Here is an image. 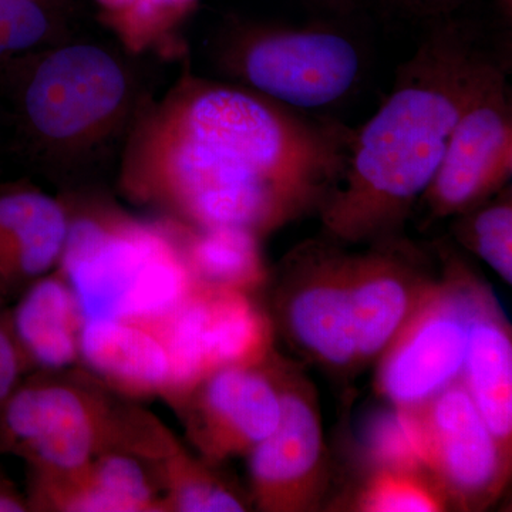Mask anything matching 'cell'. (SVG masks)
I'll use <instances>...</instances> for the list:
<instances>
[{"mask_svg":"<svg viewBox=\"0 0 512 512\" xmlns=\"http://www.w3.org/2000/svg\"><path fill=\"white\" fill-rule=\"evenodd\" d=\"M202 286L205 349L211 372L268 362L272 357L274 328L268 315L252 301L251 293Z\"/></svg>","mask_w":512,"mask_h":512,"instance_id":"obj_19","label":"cell"},{"mask_svg":"<svg viewBox=\"0 0 512 512\" xmlns=\"http://www.w3.org/2000/svg\"><path fill=\"white\" fill-rule=\"evenodd\" d=\"M443 278L430 282L379 357L377 392L397 407H417L461 380L481 281L444 252Z\"/></svg>","mask_w":512,"mask_h":512,"instance_id":"obj_7","label":"cell"},{"mask_svg":"<svg viewBox=\"0 0 512 512\" xmlns=\"http://www.w3.org/2000/svg\"><path fill=\"white\" fill-rule=\"evenodd\" d=\"M350 254L325 237L286 256L276 309L286 338L303 356L338 375L359 370L349 286Z\"/></svg>","mask_w":512,"mask_h":512,"instance_id":"obj_8","label":"cell"},{"mask_svg":"<svg viewBox=\"0 0 512 512\" xmlns=\"http://www.w3.org/2000/svg\"><path fill=\"white\" fill-rule=\"evenodd\" d=\"M461 382L500 444L512 458V338L497 299L478 288Z\"/></svg>","mask_w":512,"mask_h":512,"instance_id":"obj_16","label":"cell"},{"mask_svg":"<svg viewBox=\"0 0 512 512\" xmlns=\"http://www.w3.org/2000/svg\"><path fill=\"white\" fill-rule=\"evenodd\" d=\"M29 363L20 349L6 302L0 301V407L22 382Z\"/></svg>","mask_w":512,"mask_h":512,"instance_id":"obj_27","label":"cell"},{"mask_svg":"<svg viewBox=\"0 0 512 512\" xmlns=\"http://www.w3.org/2000/svg\"><path fill=\"white\" fill-rule=\"evenodd\" d=\"M63 3L0 2V67L16 57L63 42Z\"/></svg>","mask_w":512,"mask_h":512,"instance_id":"obj_23","label":"cell"},{"mask_svg":"<svg viewBox=\"0 0 512 512\" xmlns=\"http://www.w3.org/2000/svg\"><path fill=\"white\" fill-rule=\"evenodd\" d=\"M508 59L474 20H431L393 89L355 130L342 180L319 211L322 237L348 247L403 232L451 133L488 77Z\"/></svg>","mask_w":512,"mask_h":512,"instance_id":"obj_2","label":"cell"},{"mask_svg":"<svg viewBox=\"0 0 512 512\" xmlns=\"http://www.w3.org/2000/svg\"><path fill=\"white\" fill-rule=\"evenodd\" d=\"M274 366L282 413L274 433L248 454L252 498L261 511H312L328 484L318 397L291 365Z\"/></svg>","mask_w":512,"mask_h":512,"instance_id":"obj_11","label":"cell"},{"mask_svg":"<svg viewBox=\"0 0 512 512\" xmlns=\"http://www.w3.org/2000/svg\"><path fill=\"white\" fill-rule=\"evenodd\" d=\"M215 56L222 72L237 84L303 111L345 100L366 69L359 36L320 22H232Z\"/></svg>","mask_w":512,"mask_h":512,"instance_id":"obj_5","label":"cell"},{"mask_svg":"<svg viewBox=\"0 0 512 512\" xmlns=\"http://www.w3.org/2000/svg\"><path fill=\"white\" fill-rule=\"evenodd\" d=\"M143 457L110 450L73 473L33 476L30 510L72 512L165 511Z\"/></svg>","mask_w":512,"mask_h":512,"instance_id":"obj_15","label":"cell"},{"mask_svg":"<svg viewBox=\"0 0 512 512\" xmlns=\"http://www.w3.org/2000/svg\"><path fill=\"white\" fill-rule=\"evenodd\" d=\"M464 0H383L384 5L402 18L431 22L457 13Z\"/></svg>","mask_w":512,"mask_h":512,"instance_id":"obj_28","label":"cell"},{"mask_svg":"<svg viewBox=\"0 0 512 512\" xmlns=\"http://www.w3.org/2000/svg\"><path fill=\"white\" fill-rule=\"evenodd\" d=\"M194 0H131L126 9L107 18L131 52H140L161 39Z\"/></svg>","mask_w":512,"mask_h":512,"instance_id":"obj_26","label":"cell"},{"mask_svg":"<svg viewBox=\"0 0 512 512\" xmlns=\"http://www.w3.org/2000/svg\"><path fill=\"white\" fill-rule=\"evenodd\" d=\"M353 136L339 121L187 72L137 111L120 150L121 190L167 220L261 239L319 214Z\"/></svg>","mask_w":512,"mask_h":512,"instance_id":"obj_1","label":"cell"},{"mask_svg":"<svg viewBox=\"0 0 512 512\" xmlns=\"http://www.w3.org/2000/svg\"><path fill=\"white\" fill-rule=\"evenodd\" d=\"M79 359L114 389L128 396L167 397L170 357L156 330L128 320H84Z\"/></svg>","mask_w":512,"mask_h":512,"instance_id":"obj_17","label":"cell"},{"mask_svg":"<svg viewBox=\"0 0 512 512\" xmlns=\"http://www.w3.org/2000/svg\"><path fill=\"white\" fill-rule=\"evenodd\" d=\"M163 473L165 511L239 512L247 511L244 498L211 473L202 463L171 439L163 456L158 458Z\"/></svg>","mask_w":512,"mask_h":512,"instance_id":"obj_21","label":"cell"},{"mask_svg":"<svg viewBox=\"0 0 512 512\" xmlns=\"http://www.w3.org/2000/svg\"><path fill=\"white\" fill-rule=\"evenodd\" d=\"M168 221L198 284L252 293L268 278L255 235L242 229H200Z\"/></svg>","mask_w":512,"mask_h":512,"instance_id":"obj_20","label":"cell"},{"mask_svg":"<svg viewBox=\"0 0 512 512\" xmlns=\"http://www.w3.org/2000/svg\"><path fill=\"white\" fill-rule=\"evenodd\" d=\"M508 67L495 70L457 121L439 168L419 202L426 220L473 210L507 187L512 175Z\"/></svg>","mask_w":512,"mask_h":512,"instance_id":"obj_9","label":"cell"},{"mask_svg":"<svg viewBox=\"0 0 512 512\" xmlns=\"http://www.w3.org/2000/svg\"><path fill=\"white\" fill-rule=\"evenodd\" d=\"M457 241L512 284V198L505 187L493 198L454 217Z\"/></svg>","mask_w":512,"mask_h":512,"instance_id":"obj_22","label":"cell"},{"mask_svg":"<svg viewBox=\"0 0 512 512\" xmlns=\"http://www.w3.org/2000/svg\"><path fill=\"white\" fill-rule=\"evenodd\" d=\"M29 511L28 498L22 497L0 471V512Z\"/></svg>","mask_w":512,"mask_h":512,"instance_id":"obj_29","label":"cell"},{"mask_svg":"<svg viewBox=\"0 0 512 512\" xmlns=\"http://www.w3.org/2000/svg\"><path fill=\"white\" fill-rule=\"evenodd\" d=\"M153 424L113 412L100 393L80 383L20 382L0 407V451L25 458L33 476H57L106 451L140 453Z\"/></svg>","mask_w":512,"mask_h":512,"instance_id":"obj_6","label":"cell"},{"mask_svg":"<svg viewBox=\"0 0 512 512\" xmlns=\"http://www.w3.org/2000/svg\"><path fill=\"white\" fill-rule=\"evenodd\" d=\"M69 210V231L57 271L70 285L84 320L151 326L197 286L173 224L128 217L104 205Z\"/></svg>","mask_w":512,"mask_h":512,"instance_id":"obj_4","label":"cell"},{"mask_svg":"<svg viewBox=\"0 0 512 512\" xmlns=\"http://www.w3.org/2000/svg\"><path fill=\"white\" fill-rule=\"evenodd\" d=\"M10 309V322L29 366L69 367L79 359L83 318L76 296L59 271L29 285Z\"/></svg>","mask_w":512,"mask_h":512,"instance_id":"obj_18","label":"cell"},{"mask_svg":"<svg viewBox=\"0 0 512 512\" xmlns=\"http://www.w3.org/2000/svg\"><path fill=\"white\" fill-rule=\"evenodd\" d=\"M20 153L59 178L121 150L144 100L136 77L116 50L63 40L0 67Z\"/></svg>","mask_w":512,"mask_h":512,"instance_id":"obj_3","label":"cell"},{"mask_svg":"<svg viewBox=\"0 0 512 512\" xmlns=\"http://www.w3.org/2000/svg\"><path fill=\"white\" fill-rule=\"evenodd\" d=\"M0 2H23V0H0ZM39 2H57V3H63V0H39Z\"/></svg>","mask_w":512,"mask_h":512,"instance_id":"obj_30","label":"cell"},{"mask_svg":"<svg viewBox=\"0 0 512 512\" xmlns=\"http://www.w3.org/2000/svg\"><path fill=\"white\" fill-rule=\"evenodd\" d=\"M69 231L63 198L26 181H0V301L57 268Z\"/></svg>","mask_w":512,"mask_h":512,"instance_id":"obj_14","label":"cell"},{"mask_svg":"<svg viewBox=\"0 0 512 512\" xmlns=\"http://www.w3.org/2000/svg\"><path fill=\"white\" fill-rule=\"evenodd\" d=\"M448 508L446 497L429 474L386 468H375L356 501V510L365 512H437Z\"/></svg>","mask_w":512,"mask_h":512,"instance_id":"obj_24","label":"cell"},{"mask_svg":"<svg viewBox=\"0 0 512 512\" xmlns=\"http://www.w3.org/2000/svg\"><path fill=\"white\" fill-rule=\"evenodd\" d=\"M366 444L375 468L427 473L423 436L412 407L393 406L377 414L367 429Z\"/></svg>","mask_w":512,"mask_h":512,"instance_id":"obj_25","label":"cell"},{"mask_svg":"<svg viewBox=\"0 0 512 512\" xmlns=\"http://www.w3.org/2000/svg\"><path fill=\"white\" fill-rule=\"evenodd\" d=\"M412 409L423 436L424 466L448 507L478 511L493 504L510 480L512 458L501 450L463 382Z\"/></svg>","mask_w":512,"mask_h":512,"instance_id":"obj_10","label":"cell"},{"mask_svg":"<svg viewBox=\"0 0 512 512\" xmlns=\"http://www.w3.org/2000/svg\"><path fill=\"white\" fill-rule=\"evenodd\" d=\"M423 261L419 249L402 234L350 254V306L359 367L382 356L433 281Z\"/></svg>","mask_w":512,"mask_h":512,"instance_id":"obj_13","label":"cell"},{"mask_svg":"<svg viewBox=\"0 0 512 512\" xmlns=\"http://www.w3.org/2000/svg\"><path fill=\"white\" fill-rule=\"evenodd\" d=\"M269 360L217 370L180 403L187 407L192 444L208 464L249 454L274 433L282 402Z\"/></svg>","mask_w":512,"mask_h":512,"instance_id":"obj_12","label":"cell"}]
</instances>
